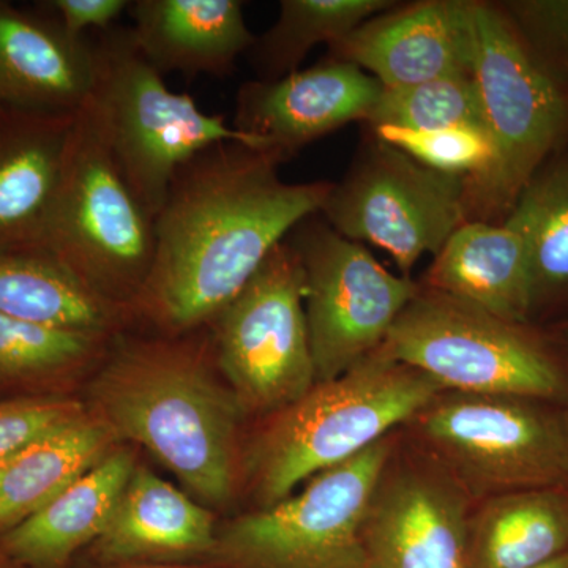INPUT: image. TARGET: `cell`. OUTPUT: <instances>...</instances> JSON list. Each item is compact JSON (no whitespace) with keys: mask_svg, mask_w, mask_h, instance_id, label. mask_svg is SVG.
Wrapping results in <instances>:
<instances>
[{"mask_svg":"<svg viewBox=\"0 0 568 568\" xmlns=\"http://www.w3.org/2000/svg\"><path fill=\"white\" fill-rule=\"evenodd\" d=\"M280 164L271 152L227 141L175 171L134 304L152 323L173 335L211 324L272 250L321 212L334 183L284 182Z\"/></svg>","mask_w":568,"mask_h":568,"instance_id":"obj_1","label":"cell"},{"mask_svg":"<svg viewBox=\"0 0 568 568\" xmlns=\"http://www.w3.org/2000/svg\"><path fill=\"white\" fill-rule=\"evenodd\" d=\"M204 361L189 343L122 345L93 395L111 433L148 448L200 499L223 504L233 493L241 406Z\"/></svg>","mask_w":568,"mask_h":568,"instance_id":"obj_2","label":"cell"},{"mask_svg":"<svg viewBox=\"0 0 568 568\" xmlns=\"http://www.w3.org/2000/svg\"><path fill=\"white\" fill-rule=\"evenodd\" d=\"M435 381L379 353L316 383L278 410L250 452V476L265 507L384 440L440 395Z\"/></svg>","mask_w":568,"mask_h":568,"instance_id":"obj_3","label":"cell"},{"mask_svg":"<svg viewBox=\"0 0 568 568\" xmlns=\"http://www.w3.org/2000/svg\"><path fill=\"white\" fill-rule=\"evenodd\" d=\"M155 226L119 170L92 95L77 112L48 227V254L104 304H136Z\"/></svg>","mask_w":568,"mask_h":568,"instance_id":"obj_4","label":"cell"},{"mask_svg":"<svg viewBox=\"0 0 568 568\" xmlns=\"http://www.w3.org/2000/svg\"><path fill=\"white\" fill-rule=\"evenodd\" d=\"M92 100L119 170L142 209L159 215L171 179L197 152L219 142L261 149L223 115L207 114L189 93L171 91L142 55L132 29L112 28L92 41Z\"/></svg>","mask_w":568,"mask_h":568,"instance_id":"obj_5","label":"cell"},{"mask_svg":"<svg viewBox=\"0 0 568 568\" xmlns=\"http://www.w3.org/2000/svg\"><path fill=\"white\" fill-rule=\"evenodd\" d=\"M473 80L495 168L469 201V222H500L568 145V93L536 61L496 2L473 0Z\"/></svg>","mask_w":568,"mask_h":568,"instance_id":"obj_6","label":"cell"},{"mask_svg":"<svg viewBox=\"0 0 568 568\" xmlns=\"http://www.w3.org/2000/svg\"><path fill=\"white\" fill-rule=\"evenodd\" d=\"M457 394L547 399L562 381L526 325L418 287L376 351Z\"/></svg>","mask_w":568,"mask_h":568,"instance_id":"obj_7","label":"cell"},{"mask_svg":"<svg viewBox=\"0 0 568 568\" xmlns=\"http://www.w3.org/2000/svg\"><path fill=\"white\" fill-rule=\"evenodd\" d=\"M388 455L381 440L297 495L235 519L215 544L219 555L235 568H368L366 515Z\"/></svg>","mask_w":568,"mask_h":568,"instance_id":"obj_8","label":"cell"},{"mask_svg":"<svg viewBox=\"0 0 568 568\" xmlns=\"http://www.w3.org/2000/svg\"><path fill=\"white\" fill-rule=\"evenodd\" d=\"M211 325L216 362L241 409L278 413L315 386L305 272L286 241Z\"/></svg>","mask_w":568,"mask_h":568,"instance_id":"obj_9","label":"cell"},{"mask_svg":"<svg viewBox=\"0 0 568 568\" xmlns=\"http://www.w3.org/2000/svg\"><path fill=\"white\" fill-rule=\"evenodd\" d=\"M320 213L343 237L384 250L409 278L424 254L436 256L469 222L467 185L369 133Z\"/></svg>","mask_w":568,"mask_h":568,"instance_id":"obj_10","label":"cell"},{"mask_svg":"<svg viewBox=\"0 0 568 568\" xmlns=\"http://www.w3.org/2000/svg\"><path fill=\"white\" fill-rule=\"evenodd\" d=\"M305 272V313L316 383L345 375L375 354L418 287L336 233L321 213L286 237Z\"/></svg>","mask_w":568,"mask_h":568,"instance_id":"obj_11","label":"cell"},{"mask_svg":"<svg viewBox=\"0 0 568 568\" xmlns=\"http://www.w3.org/2000/svg\"><path fill=\"white\" fill-rule=\"evenodd\" d=\"M422 432L481 495L559 488L568 481V417L515 396H437Z\"/></svg>","mask_w":568,"mask_h":568,"instance_id":"obj_12","label":"cell"},{"mask_svg":"<svg viewBox=\"0 0 568 568\" xmlns=\"http://www.w3.org/2000/svg\"><path fill=\"white\" fill-rule=\"evenodd\" d=\"M381 92L383 84L357 65L325 59L280 80L245 82L233 126L284 163L347 123L366 122Z\"/></svg>","mask_w":568,"mask_h":568,"instance_id":"obj_13","label":"cell"},{"mask_svg":"<svg viewBox=\"0 0 568 568\" xmlns=\"http://www.w3.org/2000/svg\"><path fill=\"white\" fill-rule=\"evenodd\" d=\"M473 0H422L369 18L328 48L383 88L473 74Z\"/></svg>","mask_w":568,"mask_h":568,"instance_id":"obj_14","label":"cell"},{"mask_svg":"<svg viewBox=\"0 0 568 568\" xmlns=\"http://www.w3.org/2000/svg\"><path fill=\"white\" fill-rule=\"evenodd\" d=\"M74 119L0 108V254L50 256L48 227Z\"/></svg>","mask_w":568,"mask_h":568,"instance_id":"obj_15","label":"cell"},{"mask_svg":"<svg viewBox=\"0 0 568 568\" xmlns=\"http://www.w3.org/2000/svg\"><path fill=\"white\" fill-rule=\"evenodd\" d=\"M368 568H469V526L454 489L424 474L381 481L364 528Z\"/></svg>","mask_w":568,"mask_h":568,"instance_id":"obj_16","label":"cell"},{"mask_svg":"<svg viewBox=\"0 0 568 568\" xmlns=\"http://www.w3.org/2000/svg\"><path fill=\"white\" fill-rule=\"evenodd\" d=\"M93 85L91 40L73 39L39 6L0 0V108L73 114Z\"/></svg>","mask_w":568,"mask_h":568,"instance_id":"obj_17","label":"cell"},{"mask_svg":"<svg viewBox=\"0 0 568 568\" xmlns=\"http://www.w3.org/2000/svg\"><path fill=\"white\" fill-rule=\"evenodd\" d=\"M425 287L508 323L530 321L528 237L515 209L500 222H466L426 272Z\"/></svg>","mask_w":568,"mask_h":568,"instance_id":"obj_18","label":"cell"},{"mask_svg":"<svg viewBox=\"0 0 568 568\" xmlns=\"http://www.w3.org/2000/svg\"><path fill=\"white\" fill-rule=\"evenodd\" d=\"M133 39L162 74L230 77L256 37L239 0H133Z\"/></svg>","mask_w":568,"mask_h":568,"instance_id":"obj_19","label":"cell"},{"mask_svg":"<svg viewBox=\"0 0 568 568\" xmlns=\"http://www.w3.org/2000/svg\"><path fill=\"white\" fill-rule=\"evenodd\" d=\"M129 452L108 454L48 506L0 536V549L24 568H63L99 540L134 469Z\"/></svg>","mask_w":568,"mask_h":568,"instance_id":"obj_20","label":"cell"},{"mask_svg":"<svg viewBox=\"0 0 568 568\" xmlns=\"http://www.w3.org/2000/svg\"><path fill=\"white\" fill-rule=\"evenodd\" d=\"M215 541L205 508L145 467H134L95 547L104 559L130 560L203 552Z\"/></svg>","mask_w":568,"mask_h":568,"instance_id":"obj_21","label":"cell"},{"mask_svg":"<svg viewBox=\"0 0 568 568\" xmlns=\"http://www.w3.org/2000/svg\"><path fill=\"white\" fill-rule=\"evenodd\" d=\"M112 433L82 416L0 462V536L32 517L108 454Z\"/></svg>","mask_w":568,"mask_h":568,"instance_id":"obj_22","label":"cell"},{"mask_svg":"<svg viewBox=\"0 0 568 568\" xmlns=\"http://www.w3.org/2000/svg\"><path fill=\"white\" fill-rule=\"evenodd\" d=\"M568 551V496L556 488L493 496L469 528V568H534Z\"/></svg>","mask_w":568,"mask_h":568,"instance_id":"obj_23","label":"cell"},{"mask_svg":"<svg viewBox=\"0 0 568 568\" xmlns=\"http://www.w3.org/2000/svg\"><path fill=\"white\" fill-rule=\"evenodd\" d=\"M0 313L55 327L106 334L114 306L85 290L51 256L0 254Z\"/></svg>","mask_w":568,"mask_h":568,"instance_id":"obj_24","label":"cell"},{"mask_svg":"<svg viewBox=\"0 0 568 568\" xmlns=\"http://www.w3.org/2000/svg\"><path fill=\"white\" fill-rule=\"evenodd\" d=\"M511 209L528 237L532 317L568 302V145L530 179Z\"/></svg>","mask_w":568,"mask_h":568,"instance_id":"obj_25","label":"cell"},{"mask_svg":"<svg viewBox=\"0 0 568 568\" xmlns=\"http://www.w3.org/2000/svg\"><path fill=\"white\" fill-rule=\"evenodd\" d=\"M394 0H282L278 18L246 52L257 80L275 81L301 70L317 44L328 48L369 18L394 9Z\"/></svg>","mask_w":568,"mask_h":568,"instance_id":"obj_26","label":"cell"},{"mask_svg":"<svg viewBox=\"0 0 568 568\" xmlns=\"http://www.w3.org/2000/svg\"><path fill=\"white\" fill-rule=\"evenodd\" d=\"M104 334L0 313V386H41L84 364Z\"/></svg>","mask_w":568,"mask_h":568,"instance_id":"obj_27","label":"cell"},{"mask_svg":"<svg viewBox=\"0 0 568 568\" xmlns=\"http://www.w3.org/2000/svg\"><path fill=\"white\" fill-rule=\"evenodd\" d=\"M365 123L369 129L392 126L413 132H435L450 126L485 129L473 74L405 88H383Z\"/></svg>","mask_w":568,"mask_h":568,"instance_id":"obj_28","label":"cell"},{"mask_svg":"<svg viewBox=\"0 0 568 568\" xmlns=\"http://www.w3.org/2000/svg\"><path fill=\"white\" fill-rule=\"evenodd\" d=\"M369 133L413 156L429 170L465 179L467 207L470 197L487 183L495 168V148L487 130L480 126H450L435 132L377 126L369 129Z\"/></svg>","mask_w":568,"mask_h":568,"instance_id":"obj_29","label":"cell"},{"mask_svg":"<svg viewBox=\"0 0 568 568\" xmlns=\"http://www.w3.org/2000/svg\"><path fill=\"white\" fill-rule=\"evenodd\" d=\"M496 3L530 54L568 93V0Z\"/></svg>","mask_w":568,"mask_h":568,"instance_id":"obj_30","label":"cell"},{"mask_svg":"<svg viewBox=\"0 0 568 568\" xmlns=\"http://www.w3.org/2000/svg\"><path fill=\"white\" fill-rule=\"evenodd\" d=\"M84 416L78 402L55 396H21L0 402V459Z\"/></svg>","mask_w":568,"mask_h":568,"instance_id":"obj_31","label":"cell"},{"mask_svg":"<svg viewBox=\"0 0 568 568\" xmlns=\"http://www.w3.org/2000/svg\"><path fill=\"white\" fill-rule=\"evenodd\" d=\"M37 6L58 20L73 39H88L85 32H106L129 11L130 0H44Z\"/></svg>","mask_w":568,"mask_h":568,"instance_id":"obj_32","label":"cell"},{"mask_svg":"<svg viewBox=\"0 0 568 568\" xmlns=\"http://www.w3.org/2000/svg\"><path fill=\"white\" fill-rule=\"evenodd\" d=\"M534 568H568V551L558 556V558L548 560V562L541 564V566Z\"/></svg>","mask_w":568,"mask_h":568,"instance_id":"obj_33","label":"cell"},{"mask_svg":"<svg viewBox=\"0 0 568 568\" xmlns=\"http://www.w3.org/2000/svg\"><path fill=\"white\" fill-rule=\"evenodd\" d=\"M136 568H174V567H136Z\"/></svg>","mask_w":568,"mask_h":568,"instance_id":"obj_34","label":"cell"}]
</instances>
